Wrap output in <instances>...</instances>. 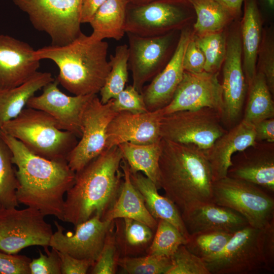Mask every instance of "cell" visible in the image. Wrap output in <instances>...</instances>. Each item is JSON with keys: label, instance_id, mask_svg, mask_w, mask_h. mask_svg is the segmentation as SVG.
Segmentation results:
<instances>
[{"label": "cell", "instance_id": "6da1fadb", "mask_svg": "<svg viewBox=\"0 0 274 274\" xmlns=\"http://www.w3.org/2000/svg\"><path fill=\"white\" fill-rule=\"evenodd\" d=\"M12 154L18 182L19 203L46 216L62 220L64 195L73 185L76 173L66 160H50L28 150L20 141L0 130Z\"/></svg>", "mask_w": 274, "mask_h": 274}, {"label": "cell", "instance_id": "7a4b0ae2", "mask_svg": "<svg viewBox=\"0 0 274 274\" xmlns=\"http://www.w3.org/2000/svg\"><path fill=\"white\" fill-rule=\"evenodd\" d=\"M158 188L181 214L211 202L213 178L206 153L196 146L161 139Z\"/></svg>", "mask_w": 274, "mask_h": 274}, {"label": "cell", "instance_id": "3957f363", "mask_svg": "<svg viewBox=\"0 0 274 274\" xmlns=\"http://www.w3.org/2000/svg\"><path fill=\"white\" fill-rule=\"evenodd\" d=\"M118 146L104 150L79 171L67 191L62 221L74 226L95 215L102 219L116 201L123 180Z\"/></svg>", "mask_w": 274, "mask_h": 274}, {"label": "cell", "instance_id": "277c9868", "mask_svg": "<svg viewBox=\"0 0 274 274\" xmlns=\"http://www.w3.org/2000/svg\"><path fill=\"white\" fill-rule=\"evenodd\" d=\"M107 42L81 32L62 46L50 45L35 50L39 60H52L58 66V83L75 95L97 94L110 71Z\"/></svg>", "mask_w": 274, "mask_h": 274}, {"label": "cell", "instance_id": "5b68a950", "mask_svg": "<svg viewBox=\"0 0 274 274\" xmlns=\"http://www.w3.org/2000/svg\"><path fill=\"white\" fill-rule=\"evenodd\" d=\"M0 130L20 141L28 150L50 160H66L77 144L74 133L60 129L53 118L41 110L24 108Z\"/></svg>", "mask_w": 274, "mask_h": 274}, {"label": "cell", "instance_id": "8992f818", "mask_svg": "<svg viewBox=\"0 0 274 274\" xmlns=\"http://www.w3.org/2000/svg\"><path fill=\"white\" fill-rule=\"evenodd\" d=\"M26 13L33 26L47 33L51 44L62 46L82 32L80 12L82 0H12Z\"/></svg>", "mask_w": 274, "mask_h": 274}, {"label": "cell", "instance_id": "52a82bcc", "mask_svg": "<svg viewBox=\"0 0 274 274\" xmlns=\"http://www.w3.org/2000/svg\"><path fill=\"white\" fill-rule=\"evenodd\" d=\"M212 201L237 212L256 228L274 218V196L245 181L226 176L214 181Z\"/></svg>", "mask_w": 274, "mask_h": 274}, {"label": "cell", "instance_id": "ba28073f", "mask_svg": "<svg viewBox=\"0 0 274 274\" xmlns=\"http://www.w3.org/2000/svg\"><path fill=\"white\" fill-rule=\"evenodd\" d=\"M221 114L210 108L184 110L163 115L161 139L196 146L206 152L227 130L221 125Z\"/></svg>", "mask_w": 274, "mask_h": 274}, {"label": "cell", "instance_id": "9c48e42d", "mask_svg": "<svg viewBox=\"0 0 274 274\" xmlns=\"http://www.w3.org/2000/svg\"><path fill=\"white\" fill-rule=\"evenodd\" d=\"M45 216L31 207H0V251L17 254L31 246H49L53 234Z\"/></svg>", "mask_w": 274, "mask_h": 274}, {"label": "cell", "instance_id": "30bf717a", "mask_svg": "<svg viewBox=\"0 0 274 274\" xmlns=\"http://www.w3.org/2000/svg\"><path fill=\"white\" fill-rule=\"evenodd\" d=\"M263 228L248 225L233 233L223 250L203 261L211 274H255L266 271L262 253Z\"/></svg>", "mask_w": 274, "mask_h": 274}, {"label": "cell", "instance_id": "8fae6325", "mask_svg": "<svg viewBox=\"0 0 274 274\" xmlns=\"http://www.w3.org/2000/svg\"><path fill=\"white\" fill-rule=\"evenodd\" d=\"M117 113L112 99L102 104L96 94L89 101L82 117L80 140L66 159L72 170L79 171L105 150L108 126Z\"/></svg>", "mask_w": 274, "mask_h": 274}, {"label": "cell", "instance_id": "7c38bea8", "mask_svg": "<svg viewBox=\"0 0 274 274\" xmlns=\"http://www.w3.org/2000/svg\"><path fill=\"white\" fill-rule=\"evenodd\" d=\"M176 0H156L128 4L125 31L141 37L162 35L181 27L188 19L185 6Z\"/></svg>", "mask_w": 274, "mask_h": 274}, {"label": "cell", "instance_id": "4fadbf2b", "mask_svg": "<svg viewBox=\"0 0 274 274\" xmlns=\"http://www.w3.org/2000/svg\"><path fill=\"white\" fill-rule=\"evenodd\" d=\"M218 73L184 71L170 102L160 109L162 115L173 112L210 108L222 115L224 102L223 89Z\"/></svg>", "mask_w": 274, "mask_h": 274}, {"label": "cell", "instance_id": "5bb4252c", "mask_svg": "<svg viewBox=\"0 0 274 274\" xmlns=\"http://www.w3.org/2000/svg\"><path fill=\"white\" fill-rule=\"evenodd\" d=\"M128 41V68L132 86L142 93L144 85L164 67L174 40V31L155 37H141L126 32Z\"/></svg>", "mask_w": 274, "mask_h": 274}, {"label": "cell", "instance_id": "9a60e30c", "mask_svg": "<svg viewBox=\"0 0 274 274\" xmlns=\"http://www.w3.org/2000/svg\"><path fill=\"white\" fill-rule=\"evenodd\" d=\"M113 223L114 220H104L99 216L95 215L75 226L74 233H64V228L54 221L57 229L52 235L49 246L57 251L94 263Z\"/></svg>", "mask_w": 274, "mask_h": 274}, {"label": "cell", "instance_id": "2e32d148", "mask_svg": "<svg viewBox=\"0 0 274 274\" xmlns=\"http://www.w3.org/2000/svg\"><path fill=\"white\" fill-rule=\"evenodd\" d=\"M58 84L56 79L47 84L43 88V93L32 96L26 106L45 112L53 118L58 128L80 138L83 112L96 94L69 96L60 91Z\"/></svg>", "mask_w": 274, "mask_h": 274}, {"label": "cell", "instance_id": "e0dca14e", "mask_svg": "<svg viewBox=\"0 0 274 274\" xmlns=\"http://www.w3.org/2000/svg\"><path fill=\"white\" fill-rule=\"evenodd\" d=\"M160 109L143 113L118 112L109 124L105 150L125 143L149 144L159 141Z\"/></svg>", "mask_w": 274, "mask_h": 274}, {"label": "cell", "instance_id": "ac0fdd59", "mask_svg": "<svg viewBox=\"0 0 274 274\" xmlns=\"http://www.w3.org/2000/svg\"><path fill=\"white\" fill-rule=\"evenodd\" d=\"M241 36L230 35L226 42V52L223 68L222 121L229 124L241 115L246 93V80L242 64Z\"/></svg>", "mask_w": 274, "mask_h": 274}, {"label": "cell", "instance_id": "d6986e66", "mask_svg": "<svg viewBox=\"0 0 274 274\" xmlns=\"http://www.w3.org/2000/svg\"><path fill=\"white\" fill-rule=\"evenodd\" d=\"M191 37L190 31L183 29L170 59L150 83L144 87L142 94L148 111L161 109L172 100L181 81L184 70L183 59L187 43Z\"/></svg>", "mask_w": 274, "mask_h": 274}, {"label": "cell", "instance_id": "ffe728a7", "mask_svg": "<svg viewBox=\"0 0 274 274\" xmlns=\"http://www.w3.org/2000/svg\"><path fill=\"white\" fill-rule=\"evenodd\" d=\"M27 43L0 35V91L17 87L38 72L40 60Z\"/></svg>", "mask_w": 274, "mask_h": 274}, {"label": "cell", "instance_id": "44dd1931", "mask_svg": "<svg viewBox=\"0 0 274 274\" xmlns=\"http://www.w3.org/2000/svg\"><path fill=\"white\" fill-rule=\"evenodd\" d=\"M181 216L189 235L215 231L234 233L249 225L237 212L213 202L193 208Z\"/></svg>", "mask_w": 274, "mask_h": 274}, {"label": "cell", "instance_id": "7402d4cb", "mask_svg": "<svg viewBox=\"0 0 274 274\" xmlns=\"http://www.w3.org/2000/svg\"><path fill=\"white\" fill-rule=\"evenodd\" d=\"M254 127L243 119L219 138L206 152L213 182L227 176L232 155L255 146Z\"/></svg>", "mask_w": 274, "mask_h": 274}, {"label": "cell", "instance_id": "603a6c76", "mask_svg": "<svg viewBox=\"0 0 274 274\" xmlns=\"http://www.w3.org/2000/svg\"><path fill=\"white\" fill-rule=\"evenodd\" d=\"M227 176L256 185L274 196V152L259 149L231 159Z\"/></svg>", "mask_w": 274, "mask_h": 274}, {"label": "cell", "instance_id": "cb8c5ba5", "mask_svg": "<svg viewBox=\"0 0 274 274\" xmlns=\"http://www.w3.org/2000/svg\"><path fill=\"white\" fill-rule=\"evenodd\" d=\"M120 167L123 176L119 195L101 219L113 221L117 218H130L145 224L155 231L157 220L149 212L142 195L133 185L129 165L123 158Z\"/></svg>", "mask_w": 274, "mask_h": 274}, {"label": "cell", "instance_id": "d4e9b609", "mask_svg": "<svg viewBox=\"0 0 274 274\" xmlns=\"http://www.w3.org/2000/svg\"><path fill=\"white\" fill-rule=\"evenodd\" d=\"M130 177L150 214L157 220L163 219L173 224L188 240L190 235L175 204L166 196L159 194L156 184L140 172L130 171Z\"/></svg>", "mask_w": 274, "mask_h": 274}, {"label": "cell", "instance_id": "484cf974", "mask_svg": "<svg viewBox=\"0 0 274 274\" xmlns=\"http://www.w3.org/2000/svg\"><path fill=\"white\" fill-rule=\"evenodd\" d=\"M243 68L248 86L256 74V62L261 45V20L255 0H246L241 36Z\"/></svg>", "mask_w": 274, "mask_h": 274}, {"label": "cell", "instance_id": "4316f807", "mask_svg": "<svg viewBox=\"0 0 274 274\" xmlns=\"http://www.w3.org/2000/svg\"><path fill=\"white\" fill-rule=\"evenodd\" d=\"M114 221L115 243L120 257L146 254L154 231L145 224L130 218H117Z\"/></svg>", "mask_w": 274, "mask_h": 274}, {"label": "cell", "instance_id": "83f0119b", "mask_svg": "<svg viewBox=\"0 0 274 274\" xmlns=\"http://www.w3.org/2000/svg\"><path fill=\"white\" fill-rule=\"evenodd\" d=\"M54 80L51 73L38 71L22 84L0 91V127L16 117L35 93Z\"/></svg>", "mask_w": 274, "mask_h": 274}, {"label": "cell", "instance_id": "f1b7e54d", "mask_svg": "<svg viewBox=\"0 0 274 274\" xmlns=\"http://www.w3.org/2000/svg\"><path fill=\"white\" fill-rule=\"evenodd\" d=\"M128 0H107L95 13L89 23L95 40H120L124 36Z\"/></svg>", "mask_w": 274, "mask_h": 274}, {"label": "cell", "instance_id": "f546056e", "mask_svg": "<svg viewBox=\"0 0 274 274\" xmlns=\"http://www.w3.org/2000/svg\"><path fill=\"white\" fill-rule=\"evenodd\" d=\"M161 140L149 144L125 142L118 146L123 158L129 165L130 171L132 173L143 172L157 187L159 160L161 151Z\"/></svg>", "mask_w": 274, "mask_h": 274}, {"label": "cell", "instance_id": "4dcf8cb0", "mask_svg": "<svg viewBox=\"0 0 274 274\" xmlns=\"http://www.w3.org/2000/svg\"><path fill=\"white\" fill-rule=\"evenodd\" d=\"M249 97L243 120L254 124L274 117V103L264 75L256 73L249 85Z\"/></svg>", "mask_w": 274, "mask_h": 274}, {"label": "cell", "instance_id": "1f68e13d", "mask_svg": "<svg viewBox=\"0 0 274 274\" xmlns=\"http://www.w3.org/2000/svg\"><path fill=\"white\" fill-rule=\"evenodd\" d=\"M109 62L111 70L99 91L102 104L116 98L125 87L128 76V45L117 46L114 54L110 57Z\"/></svg>", "mask_w": 274, "mask_h": 274}, {"label": "cell", "instance_id": "d6a6232c", "mask_svg": "<svg viewBox=\"0 0 274 274\" xmlns=\"http://www.w3.org/2000/svg\"><path fill=\"white\" fill-rule=\"evenodd\" d=\"M197 16L194 28L199 35L220 31L232 18L215 0H189Z\"/></svg>", "mask_w": 274, "mask_h": 274}, {"label": "cell", "instance_id": "836d02e7", "mask_svg": "<svg viewBox=\"0 0 274 274\" xmlns=\"http://www.w3.org/2000/svg\"><path fill=\"white\" fill-rule=\"evenodd\" d=\"M11 150L0 135V206L19 207L16 192L18 182L13 166Z\"/></svg>", "mask_w": 274, "mask_h": 274}, {"label": "cell", "instance_id": "e575fe53", "mask_svg": "<svg viewBox=\"0 0 274 274\" xmlns=\"http://www.w3.org/2000/svg\"><path fill=\"white\" fill-rule=\"evenodd\" d=\"M233 234L219 231L191 234L185 246L191 253L206 261L220 253Z\"/></svg>", "mask_w": 274, "mask_h": 274}, {"label": "cell", "instance_id": "d590c367", "mask_svg": "<svg viewBox=\"0 0 274 274\" xmlns=\"http://www.w3.org/2000/svg\"><path fill=\"white\" fill-rule=\"evenodd\" d=\"M187 241L173 224L164 220L159 219L155 233L146 254L170 257L179 247L185 245Z\"/></svg>", "mask_w": 274, "mask_h": 274}, {"label": "cell", "instance_id": "8d00e7d4", "mask_svg": "<svg viewBox=\"0 0 274 274\" xmlns=\"http://www.w3.org/2000/svg\"><path fill=\"white\" fill-rule=\"evenodd\" d=\"M194 39L205 57L204 71L218 72L226 55L227 42L224 32L220 31L207 33Z\"/></svg>", "mask_w": 274, "mask_h": 274}, {"label": "cell", "instance_id": "74e56055", "mask_svg": "<svg viewBox=\"0 0 274 274\" xmlns=\"http://www.w3.org/2000/svg\"><path fill=\"white\" fill-rule=\"evenodd\" d=\"M118 265L129 274H166L172 262L169 257L145 254L120 257Z\"/></svg>", "mask_w": 274, "mask_h": 274}, {"label": "cell", "instance_id": "f35d334b", "mask_svg": "<svg viewBox=\"0 0 274 274\" xmlns=\"http://www.w3.org/2000/svg\"><path fill=\"white\" fill-rule=\"evenodd\" d=\"M170 259L172 265L166 274H211L204 261L185 245L179 247Z\"/></svg>", "mask_w": 274, "mask_h": 274}, {"label": "cell", "instance_id": "ab89813d", "mask_svg": "<svg viewBox=\"0 0 274 274\" xmlns=\"http://www.w3.org/2000/svg\"><path fill=\"white\" fill-rule=\"evenodd\" d=\"M119 258L115 240L114 221L107 234L100 253L91 267L90 273H115Z\"/></svg>", "mask_w": 274, "mask_h": 274}, {"label": "cell", "instance_id": "60d3db41", "mask_svg": "<svg viewBox=\"0 0 274 274\" xmlns=\"http://www.w3.org/2000/svg\"><path fill=\"white\" fill-rule=\"evenodd\" d=\"M113 107L117 112L143 113L148 112L142 93L132 85L127 86L112 99Z\"/></svg>", "mask_w": 274, "mask_h": 274}, {"label": "cell", "instance_id": "b9f144b4", "mask_svg": "<svg viewBox=\"0 0 274 274\" xmlns=\"http://www.w3.org/2000/svg\"><path fill=\"white\" fill-rule=\"evenodd\" d=\"M259 71L264 76L268 87L274 92V43L271 36L263 39L259 51Z\"/></svg>", "mask_w": 274, "mask_h": 274}, {"label": "cell", "instance_id": "7bdbcfd3", "mask_svg": "<svg viewBox=\"0 0 274 274\" xmlns=\"http://www.w3.org/2000/svg\"><path fill=\"white\" fill-rule=\"evenodd\" d=\"M46 254L39 250V257L31 260L29 267L30 274H61V264L57 251L44 248Z\"/></svg>", "mask_w": 274, "mask_h": 274}, {"label": "cell", "instance_id": "ee69618b", "mask_svg": "<svg viewBox=\"0 0 274 274\" xmlns=\"http://www.w3.org/2000/svg\"><path fill=\"white\" fill-rule=\"evenodd\" d=\"M30 261L26 256L0 251V274H30Z\"/></svg>", "mask_w": 274, "mask_h": 274}, {"label": "cell", "instance_id": "f6af8a7d", "mask_svg": "<svg viewBox=\"0 0 274 274\" xmlns=\"http://www.w3.org/2000/svg\"><path fill=\"white\" fill-rule=\"evenodd\" d=\"M205 57L193 38L190 37L186 46L183 59L185 71L199 73L204 71Z\"/></svg>", "mask_w": 274, "mask_h": 274}, {"label": "cell", "instance_id": "bcb514c9", "mask_svg": "<svg viewBox=\"0 0 274 274\" xmlns=\"http://www.w3.org/2000/svg\"><path fill=\"white\" fill-rule=\"evenodd\" d=\"M262 253L267 272L274 271V218L263 228Z\"/></svg>", "mask_w": 274, "mask_h": 274}, {"label": "cell", "instance_id": "7dc6e473", "mask_svg": "<svg viewBox=\"0 0 274 274\" xmlns=\"http://www.w3.org/2000/svg\"><path fill=\"white\" fill-rule=\"evenodd\" d=\"M61 264V274H86L94 263L57 251Z\"/></svg>", "mask_w": 274, "mask_h": 274}, {"label": "cell", "instance_id": "c3c4849f", "mask_svg": "<svg viewBox=\"0 0 274 274\" xmlns=\"http://www.w3.org/2000/svg\"><path fill=\"white\" fill-rule=\"evenodd\" d=\"M255 140L266 141L269 143L274 142V117L261 120L254 125Z\"/></svg>", "mask_w": 274, "mask_h": 274}, {"label": "cell", "instance_id": "681fc988", "mask_svg": "<svg viewBox=\"0 0 274 274\" xmlns=\"http://www.w3.org/2000/svg\"><path fill=\"white\" fill-rule=\"evenodd\" d=\"M107 0H82L81 7V23H89L93 16Z\"/></svg>", "mask_w": 274, "mask_h": 274}, {"label": "cell", "instance_id": "f907efd6", "mask_svg": "<svg viewBox=\"0 0 274 274\" xmlns=\"http://www.w3.org/2000/svg\"><path fill=\"white\" fill-rule=\"evenodd\" d=\"M224 7L232 17L240 14L244 0H215Z\"/></svg>", "mask_w": 274, "mask_h": 274}, {"label": "cell", "instance_id": "816d5d0a", "mask_svg": "<svg viewBox=\"0 0 274 274\" xmlns=\"http://www.w3.org/2000/svg\"><path fill=\"white\" fill-rule=\"evenodd\" d=\"M156 0H128L129 4L132 5H142L150 3Z\"/></svg>", "mask_w": 274, "mask_h": 274}, {"label": "cell", "instance_id": "f5cc1de1", "mask_svg": "<svg viewBox=\"0 0 274 274\" xmlns=\"http://www.w3.org/2000/svg\"><path fill=\"white\" fill-rule=\"evenodd\" d=\"M268 7L272 9L274 7V0H264Z\"/></svg>", "mask_w": 274, "mask_h": 274}, {"label": "cell", "instance_id": "db71d44e", "mask_svg": "<svg viewBox=\"0 0 274 274\" xmlns=\"http://www.w3.org/2000/svg\"><path fill=\"white\" fill-rule=\"evenodd\" d=\"M180 2L185 3H189L188 1L189 0H176Z\"/></svg>", "mask_w": 274, "mask_h": 274}, {"label": "cell", "instance_id": "11a10c76", "mask_svg": "<svg viewBox=\"0 0 274 274\" xmlns=\"http://www.w3.org/2000/svg\"><path fill=\"white\" fill-rule=\"evenodd\" d=\"M0 207H1V206H0Z\"/></svg>", "mask_w": 274, "mask_h": 274}]
</instances>
